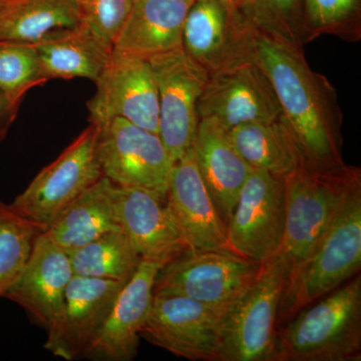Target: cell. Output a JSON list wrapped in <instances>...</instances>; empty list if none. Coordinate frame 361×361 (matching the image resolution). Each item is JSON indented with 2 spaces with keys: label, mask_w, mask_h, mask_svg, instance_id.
<instances>
[{
  "label": "cell",
  "mask_w": 361,
  "mask_h": 361,
  "mask_svg": "<svg viewBox=\"0 0 361 361\" xmlns=\"http://www.w3.org/2000/svg\"><path fill=\"white\" fill-rule=\"evenodd\" d=\"M302 47L256 25L254 61L272 85L301 156L315 167H339L345 163L338 97L329 78L310 68Z\"/></svg>",
  "instance_id": "cell-1"
},
{
  "label": "cell",
  "mask_w": 361,
  "mask_h": 361,
  "mask_svg": "<svg viewBox=\"0 0 361 361\" xmlns=\"http://www.w3.org/2000/svg\"><path fill=\"white\" fill-rule=\"evenodd\" d=\"M262 264L230 251L186 252L160 268L154 295L183 296L226 314L258 276Z\"/></svg>",
  "instance_id": "cell-6"
},
{
  "label": "cell",
  "mask_w": 361,
  "mask_h": 361,
  "mask_svg": "<svg viewBox=\"0 0 361 361\" xmlns=\"http://www.w3.org/2000/svg\"><path fill=\"white\" fill-rule=\"evenodd\" d=\"M360 182V168L346 164L334 168L315 167L301 156L295 170L284 178L286 222L278 255L287 272L314 253L334 225L349 192Z\"/></svg>",
  "instance_id": "cell-2"
},
{
  "label": "cell",
  "mask_w": 361,
  "mask_h": 361,
  "mask_svg": "<svg viewBox=\"0 0 361 361\" xmlns=\"http://www.w3.org/2000/svg\"><path fill=\"white\" fill-rule=\"evenodd\" d=\"M99 157L104 177L116 186L167 197L174 161L158 134L111 118L99 126Z\"/></svg>",
  "instance_id": "cell-9"
},
{
  "label": "cell",
  "mask_w": 361,
  "mask_h": 361,
  "mask_svg": "<svg viewBox=\"0 0 361 361\" xmlns=\"http://www.w3.org/2000/svg\"><path fill=\"white\" fill-rule=\"evenodd\" d=\"M21 102L11 99L0 90V142L4 139L18 116Z\"/></svg>",
  "instance_id": "cell-32"
},
{
  "label": "cell",
  "mask_w": 361,
  "mask_h": 361,
  "mask_svg": "<svg viewBox=\"0 0 361 361\" xmlns=\"http://www.w3.org/2000/svg\"><path fill=\"white\" fill-rule=\"evenodd\" d=\"M360 267L361 182L349 192L320 246L287 275L278 307V329L355 276Z\"/></svg>",
  "instance_id": "cell-4"
},
{
  "label": "cell",
  "mask_w": 361,
  "mask_h": 361,
  "mask_svg": "<svg viewBox=\"0 0 361 361\" xmlns=\"http://www.w3.org/2000/svg\"><path fill=\"white\" fill-rule=\"evenodd\" d=\"M161 267L158 263L142 260L82 356L92 360H134L139 346L140 330L151 310L154 284Z\"/></svg>",
  "instance_id": "cell-18"
},
{
  "label": "cell",
  "mask_w": 361,
  "mask_h": 361,
  "mask_svg": "<svg viewBox=\"0 0 361 361\" xmlns=\"http://www.w3.org/2000/svg\"><path fill=\"white\" fill-rule=\"evenodd\" d=\"M303 44L322 35L348 42L361 39L360 0H301Z\"/></svg>",
  "instance_id": "cell-28"
},
{
  "label": "cell",
  "mask_w": 361,
  "mask_h": 361,
  "mask_svg": "<svg viewBox=\"0 0 361 361\" xmlns=\"http://www.w3.org/2000/svg\"><path fill=\"white\" fill-rule=\"evenodd\" d=\"M116 217L142 260L161 267L189 252L166 198L148 190L116 185Z\"/></svg>",
  "instance_id": "cell-17"
},
{
  "label": "cell",
  "mask_w": 361,
  "mask_h": 361,
  "mask_svg": "<svg viewBox=\"0 0 361 361\" xmlns=\"http://www.w3.org/2000/svg\"><path fill=\"white\" fill-rule=\"evenodd\" d=\"M73 275L68 252L42 232L25 270L4 297L21 306L47 330V341H51L61 329L66 289Z\"/></svg>",
  "instance_id": "cell-15"
},
{
  "label": "cell",
  "mask_w": 361,
  "mask_h": 361,
  "mask_svg": "<svg viewBox=\"0 0 361 361\" xmlns=\"http://www.w3.org/2000/svg\"><path fill=\"white\" fill-rule=\"evenodd\" d=\"M118 230L122 229L116 217V185L103 176L66 207L44 233L70 252Z\"/></svg>",
  "instance_id": "cell-23"
},
{
  "label": "cell",
  "mask_w": 361,
  "mask_h": 361,
  "mask_svg": "<svg viewBox=\"0 0 361 361\" xmlns=\"http://www.w3.org/2000/svg\"><path fill=\"white\" fill-rule=\"evenodd\" d=\"M159 94V135L173 161L193 144L199 118L197 104L209 73L182 47L149 59Z\"/></svg>",
  "instance_id": "cell-10"
},
{
  "label": "cell",
  "mask_w": 361,
  "mask_h": 361,
  "mask_svg": "<svg viewBox=\"0 0 361 361\" xmlns=\"http://www.w3.org/2000/svg\"><path fill=\"white\" fill-rule=\"evenodd\" d=\"M4 4L6 0H0V18H1L2 11H4Z\"/></svg>",
  "instance_id": "cell-34"
},
{
  "label": "cell",
  "mask_w": 361,
  "mask_h": 361,
  "mask_svg": "<svg viewBox=\"0 0 361 361\" xmlns=\"http://www.w3.org/2000/svg\"><path fill=\"white\" fill-rule=\"evenodd\" d=\"M87 103L90 123L122 118L159 135V94L149 59L113 49Z\"/></svg>",
  "instance_id": "cell-12"
},
{
  "label": "cell",
  "mask_w": 361,
  "mask_h": 361,
  "mask_svg": "<svg viewBox=\"0 0 361 361\" xmlns=\"http://www.w3.org/2000/svg\"><path fill=\"white\" fill-rule=\"evenodd\" d=\"M223 315L183 296L154 295L140 337L179 357L219 361Z\"/></svg>",
  "instance_id": "cell-13"
},
{
  "label": "cell",
  "mask_w": 361,
  "mask_h": 361,
  "mask_svg": "<svg viewBox=\"0 0 361 361\" xmlns=\"http://www.w3.org/2000/svg\"><path fill=\"white\" fill-rule=\"evenodd\" d=\"M166 203L190 252L230 251L227 227L204 185L192 147L173 166Z\"/></svg>",
  "instance_id": "cell-16"
},
{
  "label": "cell",
  "mask_w": 361,
  "mask_h": 361,
  "mask_svg": "<svg viewBox=\"0 0 361 361\" xmlns=\"http://www.w3.org/2000/svg\"><path fill=\"white\" fill-rule=\"evenodd\" d=\"M127 283L73 275L66 289L61 329L44 348L66 360L82 356Z\"/></svg>",
  "instance_id": "cell-19"
},
{
  "label": "cell",
  "mask_w": 361,
  "mask_h": 361,
  "mask_svg": "<svg viewBox=\"0 0 361 361\" xmlns=\"http://www.w3.org/2000/svg\"><path fill=\"white\" fill-rule=\"evenodd\" d=\"M68 253L75 275L126 283L142 262L141 256L123 230L106 233Z\"/></svg>",
  "instance_id": "cell-26"
},
{
  "label": "cell",
  "mask_w": 361,
  "mask_h": 361,
  "mask_svg": "<svg viewBox=\"0 0 361 361\" xmlns=\"http://www.w3.org/2000/svg\"><path fill=\"white\" fill-rule=\"evenodd\" d=\"M230 135L251 168L284 179L300 161V151L281 116L271 122L240 125L230 130Z\"/></svg>",
  "instance_id": "cell-24"
},
{
  "label": "cell",
  "mask_w": 361,
  "mask_h": 361,
  "mask_svg": "<svg viewBox=\"0 0 361 361\" xmlns=\"http://www.w3.org/2000/svg\"><path fill=\"white\" fill-rule=\"evenodd\" d=\"M80 23L114 47L135 0H75Z\"/></svg>",
  "instance_id": "cell-30"
},
{
  "label": "cell",
  "mask_w": 361,
  "mask_h": 361,
  "mask_svg": "<svg viewBox=\"0 0 361 361\" xmlns=\"http://www.w3.org/2000/svg\"><path fill=\"white\" fill-rule=\"evenodd\" d=\"M287 273L279 255L262 263L258 276L223 317L219 361H272Z\"/></svg>",
  "instance_id": "cell-5"
},
{
  "label": "cell",
  "mask_w": 361,
  "mask_h": 361,
  "mask_svg": "<svg viewBox=\"0 0 361 361\" xmlns=\"http://www.w3.org/2000/svg\"><path fill=\"white\" fill-rule=\"evenodd\" d=\"M47 82L32 44L0 42V90L23 102L28 90Z\"/></svg>",
  "instance_id": "cell-29"
},
{
  "label": "cell",
  "mask_w": 361,
  "mask_h": 361,
  "mask_svg": "<svg viewBox=\"0 0 361 361\" xmlns=\"http://www.w3.org/2000/svg\"><path fill=\"white\" fill-rule=\"evenodd\" d=\"M99 126L90 123L52 163L42 169L11 207L44 232L80 194L103 177Z\"/></svg>",
  "instance_id": "cell-7"
},
{
  "label": "cell",
  "mask_w": 361,
  "mask_h": 361,
  "mask_svg": "<svg viewBox=\"0 0 361 361\" xmlns=\"http://www.w3.org/2000/svg\"><path fill=\"white\" fill-rule=\"evenodd\" d=\"M192 151L207 191L227 227L252 168L240 155L230 130L214 118L199 120Z\"/></svg>",
  "instance_id": "cell-20"
},
{
  "label": "cell",
  "mask_w": 361,
  "mask_h": 361,
  "mask_svg": "<svg viewBox=\"0 0 361 361\" xmlns=\"http://www.w3.org/2000/svg\"><path fill=\"white\" fill-rule=\"evenodd\" d=\"M42 227L0 200V297L25 270Z\"/></svg>",
  "instance_id": "cell-27"
},
{
  "label": "cell",
  "mask_w": 361,
  "mask_h": 361,
  "mask_svg": "<svg viewBox=\"0 0 361 361\" xmlns=\"http://www.w3.org/2000/svg\"><path fill=\"white\" fill-rule=\"evenodd\" d=\"M285 222L283 178L252 168L227 225L229 250L262 264L281 250Z\"/></svg>",
  "instance_id": "cell-8"
},
{
  "label": "cell",
  "mask_w": 361,
  "mask_h": 361,
  "mask_svg": "<svg viewBox=\"0 0 361 361\" xmlns=\"http://www.w3.org/2000/svg\"><path fill=\"white\" fill-rule=\"evenodd\" d=\"M360 360V274L278 329L272 361Z\"/></svg>",
  "instance_id": "cell-3"
},
{
  "label": "cell",
  "mask_w": 361,
  "mask_h": 361,
  "mask_svg": "<svg viewBox=\"0 0 361 361\" xmlns=\"http://www.w3.org/2000/svg\"><path fill=\"white\" fill-rule=\"evenodd\" d=\"M80 23L75 0H6L0 42L33 44L54 30Z\"/></svg>",
  "instance_id": "cell-25"
},
{
  "label": "cell",
  "mask_w": 361,
  "mask_h": 361,
  "mask_svg": "<svg viewBox=\"0 0 361 361\" xmlns=\"http://www.w3.org/2000/svg\"><path fill=\"white\" fill-rule=\"evenodd\" d=\"M195 0H135L114 49L149 59L182 47L183 26Z\"/></svg>",
  "instance_id": "cell-21"
},
{
  "label": "cell",
  "mask_w": 361,
  "mask_h": 361,
  "mask_svg": "<svg viewBox=\"0 0 361 361\" xmlns=\"http://www.w3.org/2000/svg\"><path fill=\"white\" fill-rule=\"evenodd\" d=\"M32 47L47 80L82 78L92 82L101 75L114 49L82 23L54 30Z\"/></svg>",
  "instance_id": "cell-22"
},
{
  "label": "cell",
  "mask_w": 361,
  "mask_h": 361,
  "mask_svg": "<svg viewBox=\"0 0 361 361\" xmlns=\"http://www.w3.org/2000/svg\"><path fill=\"white\" fill-rule=\"evenodd\" d=\"M250 18L261 27L304 44L301 0H255Z\"/></svg>",
  "instance_id": "cell-31"
},
{
  "label": "cell",
  "mask_w": 361,
  "mask_h": 361,
  "mask_svg": "<svg viewBox=\"0 0 361 361\" xmlns=\"http://www.w3.org/2000/svg\"><path fill=\"white\" fill-rule=\"evenodd\" d=\"M256 23L220 0H195L183 26L185 52L209 73L254 59Z\"/></svg>",
  "instance_id": "cell-11"
},
{
  "label": "cell",
  "mask_w": 361,
  "mask_h": 361,
  "mask_svg": "<svg viewBox=\"0 0 361 361\" xmlns=\"http://www.w3.org/2000/svg\"><path fill=\"white\" fill-rule=\"evenodd\" d=\"M197 111L199 118H216L229 130L281 116L272 85L254 59L209 75Z\"/></svg>",
  "instance_id": "cell-14"
},
{
  "label": "cell",
  "mask_w": 361,
  "mask_h": 361,
  "mask_svg": "<svg viewBox=\"0 0 361 361\" xmlns=\"http://www.w3.org/2000/svg\"><path fill=\"white\" fill-rule=\"evenodd\" d=\"M228 6L235 7V8L241 9L244 13L251 16L254 6H255V0H220Z\"/></svg>",
  "instance_id": "cell-33"
}]
</instances>
